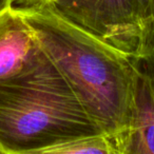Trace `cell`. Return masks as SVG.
<instances>
[{
	"label": "cell",
	"instance_id": "1",
	"mask_svg": "<svg viewBox=\"0 0 154 154\" xmlns=\"http://www.w3.org/2000/svg\"><path fill=\"white\" fill-rule=\"evenodd\" d=\"M16 9L103 132L111 139L124 132L130 116L132 56L63 19L47 5Z\"/></svg>",
	"mask_w": 154,
	"mask_h": 154
},
{
	"label": "cell",
	"instance_id": "2",
	"mask_svg": "<svg viewBox=\"0 0 154 154\" xmlns=\"http://www.w3.org/2000/svg\"><path fill=\"white\" fill-rule=\"evenodd\" d=\"M100 133L42 50L22 72L0 80V153L48 154Z\"/></svg>",
	"mask_w": 154,
	"mask_h": 154
},
{
	"label": "cell",
	"instance_id": "3",
	"mask_svg": "<svg viewBox=\"0 0 154 154\" xmlns=\"http://www.w3.org/2000/svg\"><path fill=\"white\" fill-rule=\"evenodd\" d=\"M47 7L128 55L151 50L148 0H50Z\"/></svg>",
	"mask_w": 154,
	"mask_h": 154
},
{
	"label": "cell",
	"instance_id": "4",
	"mask_svg": "<svg viewBox=\"0 0 154 154\" xmlns=\"http://www.w3.org/2000/svg\"><path fill=\"white\" fill-rule=\"evenodd\" d=\"M132 63L128 126L112 141L116 154H154V49L132 56Z\"/></svg>",
	"mask_w": 154,
	"mask_h": 154
},
{
	"label": "cell",
	"instance_id": "5",
	"mask_svg": "<svg viewBox=\"0 0 154 154\" xmlns=\"http://www.w3.org/2000/svg\"><path fill=\"white\" fill-rule=\"evenodd\" d=\"M34 31L16 8L0 14V80L22 72L40 54Z\"/></svg>",
	"mask_w": 154,
	"mask_h": 154
},
{
	"label": "cell",
	"instance_id": "6",
	"mask_svg": "<svg viewBox=\"0 0 154 154\" xmlns=\"http://www.w3.org/2000/svg\"><path fill=\"white\" fill-rule=\"evenodd\" d=\"M101 153L116 154V150L111 137L105 133L92 136L82 137L68 141L51 149L48 154H78Z\"/></svg>",
	"mask_w": 154,
	"mask_h": 154
},
{
	"label": "cell",
	"instance_id": "7",
	"mask_svg": "<svg viewBox=\"0 0 154 154\" xmlns=\"http://www.w3.org/2000/svg\"><path fill=\"white\" fill-rule=\"evenodd\" d=\"M12 7L24 9V8H35L47 5L50 0H11Z\"/></svg>",
	"mask_w": 154,
	"mask_h": 154
},
{
	"label": "cell",
	"instance_id": "8",
	"mask_svg": "<svg viewBox=\"0 0 154 154\" xmlns=\"http://www.w3.org/2000/svg\"><path fill=\"white\" fill-rule=\"evenodd\" d=\"M148 9H149L150 23H151V34H152L151 49H154V0H148Z\"/></svg>",
	"mask_w": 154,
	"mask_h": 154
},
{
	"label": "cell",
	"instance_id": "9",
	"mask_svg": "<svg viewBox=\"0 0 154 154\" xmlns=\"http://www.w3.org/2000/svg\"><path fill=\"white\" fill-rule=\"evenodd\" d=\"M10 8H12L11 0H0V14H2Z\"/></svg>",
	"mask_w": 154,
	"mask_h": 154
}]
</instances>
